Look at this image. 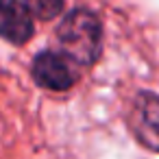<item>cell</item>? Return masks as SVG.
I'll return each instance as SVG.
<instances>
[{
  "label": "cell",
  "mask_w": 159,
  "mask_h": 159,
  "mask_svg": "<svg viewBox=\"0 0 159 159\" xmlns=\"http://www.w3.org/2000/svg\"><path fill=\"white\" fill-rule=\"evenodd\" d=\"M0 37L11 44H26L33 37V18L20 0H0Z\"/></svg>",
  "instance_id": "obj_4"
},
{
  "label": "cell",
  "mask_w": 159,
  "mask_h": 159,
  "mask_svg": "<svg viewBox=\"0 0 159 159\" xmlns=\"http://www.w3.org/2000/svg\"><path fill=\"white\" fill-rule=\"evenodd\" d=\"M131 129L150 150H159V96L142 94L131 111Z\"/></svg>",
  "instance_id": "obj_3"
},
{
  "label": "cell",
  "mask_w": 159,
  "mask_h": 159,
  "mask_svg": "<svg viewBox=\"0 0 159 159\" xmlns=\"http://www.w3.org/2000/svg\"><path fill=\"white\" fill-rule=\"evenodd\" d=\"M57 42H59V52L68 57L74 66H92L102 46V26L96 13L76 9L68 13L59 29H57Z\"/></svg>",
  "instance_id": "obj_1"
},
{
  "label": "cell",
  "mask_w": 159,
  "mask_h": 159,
  "mask_svg": "<svg viewBox=\"0 0 159 159\" xmlns=\"http://www.w3.org/2000/svg\"><path fill=\"white\" fill-rule=\"evenodd\" d=\"M33 76L42 87L52 92H66L79 79L74 63L68 57H63L59 50L39 52L33 61Z\"/></svg>",
  "instance_id": "obj_2"
},
{
  "label": "cell",
  "mask_w": 159,
  "mask_h": 159,
  "mask_svg": "<svg viewBox=\"0 0 159 159\" xmlns=\"http://www.w3.org/2000/svg\"><path fill=\"white\" fill-rule=\"evenodd\" d=\"M22 5L37 20H52L63 11V0H22Z\"/></svg>",
  "instance_id": "obj_5"
}]
</instances>
